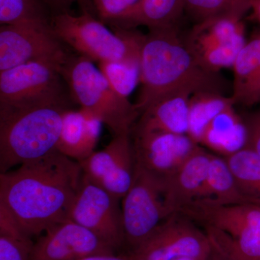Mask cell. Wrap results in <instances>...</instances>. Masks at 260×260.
I'll list each match as a JSON object with an SVG mask.
<instances>
[{"instance_id":"6da1fadb","label":"cell","mask_w":260,"mask_h":260,"mask_svg":"<svg viewBox=\"0 0 260 260\" xmlns=\"http://www.w3.org/2000/svg\"><path fill=\"white\" fill-rule=\"evenodd\" d=\"M83 173L59 151L0 174V208L30 238L68 220Z\"/></svg>"},{"instance_id":"d6a6232c","label":"cell","mask_w":260,"mask_h":260,"mask_svg":"<svg viewBox=\"0 0 260 260\" xmlns=\"http://www.w3.org/2000/svg\"><path fill=\"white\" fill-rule=\"evenodd\" d=\"M75 260H134L132 256L129 255H116L115 254H93L80 258Z\"/></svg>"},{"instance_id":"484cf974","label":"cell","mask_w":260,"mask_h":260,"mask_svg":"<svg viewBox=\"0 0 260 260\" xmlns=\"http://www.w3.org/2000/svg\"><path fill=\"white\" fill-rule=\"evenodd\" d=\"M224 158L242 192L260 204V155L244 148Z\"/></svg>"},{"instance_id":"2e32d148","label":"cell","mask_w":260,"mask_h":260,"mask_svg":"<svg viewBox=\"0 0 260 260\" xmlns=\"http://www.w3.org/2000/svg\"><path fill=\"white\" fill-rule=\"evenodd\" d=\"M103 123L93 114L80 109L64 112L57 151L81 162L95 151Z\"/></svg>"},{"instance_id":"ba28073f","label":"cell","mask_w":260,"mask_h":260,"mask_svg":"<svg viewBox=\"0 0 260 260\" xmlns=\"http://www.w3.org/2000/svg\"><path fill=\"white\" fill-rule=\"evenodd\" d=\"M213 248L206 233L180 213L166 219L150 237L132 249L134 260H208Z\"/></svg>"},{"instance_id":"4dcf8cb0","label":"cell","mask_w":260,"mask_h":260,"mask_svg":"<svg viewBox=\"0 0 260 260\" xmlns=\"http://www.w3.org/2000/svg\"><path fill=\"white\" fill-rule=\"evenodd\" d=\"M244 121L247 133L245 148L260 155V109L248 116Z\"/></svg>"},{"instance_id":"f1b7e54d","label":"cell","mask_w":260,"mask_h":260,"mask_svg":"<svg viewBox=\"0 0 260 260\" xmlns=\"http://www.w3.org/2000/svg\"><path fill=\"white\" fill-rule=\"evenodd\" d=\"M246 44L244 32L226 44L202 53L198 58L208 69L220 72L222 68L233 67Z\"/></svg>"},{"instance_id":"4316f807","label":"cell","mask_w":260,"mask_h":260,"mask_svg":"<svg viewBox=\"0 0 260 260\" xmlns=\"http://www.w3.org/2000/svg\"><path fill=\"white\" fill-rule=\"evenodd\" d=\"M34 244L9 213L0 208V260H29Z\"/></svg>"},{"instance_id":"d590c367","label":"cell","mask_w":260,"mask_h":260,"mask_svg":"<svg viewBox=\"0 0 260 260\" xmlns=\"http://www.w3.org/2000/svg\"><path fill=\"white\" fill-rule=\"evenodd\" d=\"M74 2L79 3L80 6L83 8V10H86V11L89 12L90 5V0H74Z\"/></svg>"},{"instance_id":"7a4b0ae2","label":"cell","mask_w":260,"mask_h":260,"mask_svg":"<svg viewBox=\"0 0 260 260\" xmlns=\"http://www.w3.org/2000/svg\"><path fill=\"white\" fill-rule=\"evenodd\" d=\"M140 68L141 88L135 104L140 114L171 94H225L226 83L220 72L208 69L200 61L177 28L149 30L143 36Z\"/></svg>"},{"instance_id":"1f68e13d","label":"cell","mask_w":260,"mask_h":260,"mask_svg":"<svg viewBox=\"0 0 260 260\" xmlns=\"http://www.w3.org/2000/svg\"><path fill=\"white\" fill-rule=\"evenodd\" d=\"M44 3L48 6L50 7L57 13L68 12V8L72 3H74V0H44Z\"/></svg>"},{"instance_id":"836d02e7","label":"cell","mask_w":260,"mask_h":260,"mask_svg":"<svg viewBox=\"0 0 260 260\" xmlns=\"http://www.w3.org/2000/svg\"><path fill=\"white\" fill-rule=\"evenodd\" d=\"M258 103H260V68L254 88L252 89L250 98L249 99V102H248L247 107L258 104Z\"/></svg>"},{"instance_id":"7402d4cb","label":"cell","mask_w":260,"mask_h":260,"mask_svg":"<svg viewBox=\"0 0 260 260\" xmlns=\"http://www.w3.org/2000/svg\"><path fill=\"white\" fill-rule=\"evenodd\" d=\"M235 104L232 97L225 96V94L216 92L193 94L189 100L188 136L199 145L202 135L210 121Z\"/></svg>"},{"instance_id":"d6986e66","label":"cell","mask_w":260,"mask_h":260,"mask_svg":"<svg viewBox=\"0 0 260 260\" xmlns=\"http://www.w3.org/2000/svg\"><path fill=\"white\" fill-rule=\"evenodd\" d=\"M246 140L244 119L232 107L210 121L202 135L199 145L227 157L245 148Z\"/></svg>"},{"instance_id":"8d00e7d4","label":"cell","mask_w":260,"mask_h":260,"mask_svg":"<svg viewBox=\"0 0 260 260\" xmlns=\"http://www.w3.org/2000/svg\"><path fill=\"white\" fill-rule=\"evenodd\" d=\"M208 260H225L222 257L220 254H218V253L215 252V251L213 250V252L212 253L211 255L210 256V257L208 258Z\"/></svg>"},{"instance_id":"e575fe53","label":"cell","mask_w":260,"mask_h":260,"mask_svg":"<svg viewBox=\"0 0 260 260\" xmlns=\"http://www.w3.org/2000/svg\"><path fill=\"white\" fill-rule=\"evenodd\" d=\"M251 10L254 11L260 23V0H251Z\"/></svg>"},{"instance_id":"7c38bea8","label":"cell","mask_w":260,"mask_h":260,"mask_svg":"<svg viewBox=\"0 0 260 260\" xmlns=\"http://www.w3.org/2000/svg\"><path fill=\"white\" fill-rule=\"evenodd\" d=\"M79 162L85 177L122 200L134 180L135 158L130 134L115 135L103 150Z\"/></svg>"},{"instance_id":"5bb4252c","label":"cell","mask_w":260,"mask_h":260,"mask_svg":"<svg viewBox=\"0 0 260 260\" xmlns=\"http://www.w3.org/2000/svg\"><path fill=\"white\" fill-rule=\"evenodd\" d=\"M114 251L93 233L68 219L48 229L34 243L29 260H75Z\"/></svg>"},{"instance_id":"603a6c76","label":"cell","mask_w":260,"mask_h":260,"mask_svg":"<svg viewBox=\"0 0 260 260\" xmlns=\"http://www.w3.org/2000/svg\"><path fill=\"white\" fill-rule=\"evenodd\" d=\"M234 79L232 99L247 106L260 68V36L246 43L233 65Z\"/></svg>"},{"instance_id":"44dd1931","label":"cell","mask_w":260,"mask_h":260,"mask_svg":"<svg viewBox=\"0 0 260 260\" xmlns=\"http://www.w3.org/2000/svg\"><path fill=\"white\" fill-rule=\"evenodd\" d=\"M244 32L242 20L220 19L195 24L184 40L198 56L205 51L231 42Z\"/></svg>"},{"instance_id":"9a60e30c","label":"cell","mask_w":260,"mask_h":260,"mask_svg":"<svg viewBox=\"0 0 260 260\" xmlns=\"http://www.w3.org/2000/svg\"><path fill=\"white\" fill-rule=\"evenodd\" d=\"M212 155L198 147L164 183L165 205L169 216L180 213L186 206L199 198Z\"/></svg>"},{"instance_id":"3957f363","label":"cell","mask_w":260,"mask_h":260,"mask_svg":"<svg viewBox=\"0 0 260 260\" xmlns=\"http://www.w3.org/2000/svg\"><path fill=\"white\" fill-rule=\"evenodd\" d=\"M67 105L0 107V174L57 151Z\"/></svg>"},{"instance_id":"e0dca14e","label":"cell","mask_w":260,"mask_h":260,"mask_svg":"<svg viewBox=\"0 0 260 260\" xmlns=\"http://www.w3.org/2000/svg\"><path fill=\"white\" fill-rule=\"evenodd\" d=\"M191 94H171L157 101L140 114L133 132H164L187 135Z\"/></svg>"},{"instance_id":"ac0fdd59","label":"cell","mask_w":260,"mask_h":260,"mask_svg":"<svg viewBox=\"0 0 260 260\" xmlns=\"http://www.w3.org/2000/svg\"><path fill=\"white\" fill-rule=\"evenodd\" d=\"M184 11V0H140L112 25L128 30L140 25L148 27L149 30L175 28Z\"/></svg>"},{"instance_id":"4fadbf2b","label":"cell","mask_w":260,"mask_h":260,"mask_svg":"<svg viewBox=\"0 0 260 260\" xmlns=\"http://www.w3.org/2000/svg\"><path fill=\"white\" fill-rule=\"evenodd\" d=\"M133 133L135 165L162 184L200 146L187 135L164 132Z\"/></svg>"},{"instance_id":"8992f818","label":"cell","mask_w":260,"mask_h":260,"mask_svg":"<svg viewBox=\"0 0 260 260\" xmlns=\"http://www.w3.org/2000/svg\"><path fill=\"white\" fill-rule=\"evenodd\" d=\"M51 23L60 42L90 60L140 61L144 35L132 29L114 28L112 32L86 10L78 16L69 12L57 13L51 18Z\"/></svg>"},{"instance_id":"cb8c5ba5","label":"cell","mask_w":260,"mask_h":260,"mask_svg":"<svg viewBox=\"0 0 260 260\" xmlns=\"http://www.w3.org/2000/svg\"><path fill=\"white\" fill-rule=\"evenodd\" d=\"M44 3V0H0V23L52 30Z\"/></svg>"},{"instance_id":"52a82bcc","label":"cell","mask_w":260,"mask_h":260,"mask_svg":"<svg viewBox=\"0 0 260 260\" xmlns=\"http://www.w3.org/2000/svg\"><path fill=\"white\" fill-rule=\"evenodd\" d=\"M60 68L30 61L0 72V107L22 109L67 105Z\"/></svg>"},{"instance_id":"5b68a950","label":"cell","mask_w":260,"mask_h":260,"mask_svg":"<svg viewBox=\"0 0 260 260\" xmlns=\"http://www.w3.org/2000/svg\"><path fill=\"white\" fill-rule=\"evenodd\" d=\"M93 62L83 56L70 55L61 67L72 98L82 109L100 119L113 136L131 134L140 113L128 98L113 88Z\"/></svg>"},{"instance_id":"ffe728a7","label":"cell","mask_w":260,"mask_h":260,"mask_svg":"<svg viewBox=\"0 0 260 260\" xmlns=\"http://www.w3.org/2000/svg\"><path fill=\"white\" fill-rule=\"evenodd\" d=\"M202 198L223 205L256 203L241 190L225 158L213 154L198 199Z\"/></svg>"},{"instance_id":"277c9868","label":"cell","mask_w":260,"mask_h":260,"mask_svg":"<svg viewBox=\"0 0 260 260\" xmlns=\"http://www.w3.org/2000/svg\"><path fill=\"white\" fill-rule=\"evenodd\" d=\"M204 225L213 250L225 260H260V204L223 205L202 198L180 213Z\"/></svg>"},{"instance_id":"74e56055","label":"cell","mask_w":260,"mask_h":260,"mask_svg":"<svg viewBox=\"0 0 260 260\" xmlns=\"http://www.w3.org/2000/svg\"><path fill=\"white\" fill-rule=\"evenodd\" d=\"M175 260H196V259H191V258H179V259H177Z\"/></svg>"},{"instance_id":"83f0119b","label":"cell","mask_w":260,"mask_h":260,"mask_svg":"<svg viewBox=\"0 0 260 260\" xmlns=\"http://www.w3.org/2000/svg\"><path fill=\"white\" fill-rule=\"evenodd\" d=\"M99 69L113 88L123 96L128 98L140 83V61H104Z\"/></svg>"},{"instance_id":"9c48e42d","label":"cell","mask_w":260,"mask_h":260,"mask_svg":"<svg viewBox=\"0 0 260 260\" xmlns=\"http://www.w3.org/2000/svg\"><path fill=\"white\" fill-rule=\"evenodd\" d=\"M124 242L134 249L169 218L161 181L135 165L134 180L123 198Z\"/></svg>"},{"instance_id":"d4e9b609","label":"cell","mask_w":260,"mask_h":260,"mask_svg":"<svg viewBox=\"0 0 260 260\" xmlns=\"http://www.w3.org/2000/svg\"><path fill=\"white\" fill-rule=\"evenodd\" d=\"M186 10L196 24L220 19L242 20L251 10V0H184Z\"/></svg>"},{"instance_id":"f546056e","label":"cell","mask_w":260,"mask_h":260,"mask_svg":"<svg viewBox=\"0 0 260 260\" xmlns=\"http://www.w3.org/2000/svg\"><path fill=\"white\" fill-rule=\"evenodd\" d=\"M100 20L112 24L122 18L140 0H90Z\"/></svg>"},{"instance_id":"30bf717a","label":"cell","mask_w":260,"mask_h":260,"mask_svg":"<svg viewBox=\"0 0 260 260\" xmlns=\"http://www.w3.org/2000/svg\"><path fill=\"white\" fill-rule=\"evenodd\" d=\"M119 201L83 174L68 219L93 233L114 249H118L124 243Z\"/></svg>"},{"instance_id":"8fae6325","label":"cell","mask_w":260,"mask_h":260,"mask_svg":"<svg viewBox=\"0 0 260 260\" xmlns=\"http://www.w3.org/2000/svg\"><path fill=\"white\" fill-rule=\"evenodd\" d=\"M70 55L52 30L0 27V72L30 61H45L61 69Z\"/></svg>"}]
</instances>
